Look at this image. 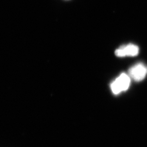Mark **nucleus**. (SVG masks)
<instances>
[{"label": "nucleus", "mask_w": 147, "mask_h": 147, "mask_svg": "<svg viewBox=\"0 0 147 147\" xmlns=\"http://www.w3.org/2000/svg\"><path fill=\"white\" fill-rule=\"evenodd\" d=\"M130 78L126 74H121L111 84V89L114 94H118L126 91L130 84Z\"/></svg>", "instance_id": "1"}, {"label": "nucleus", "mask_w": 147, "mask_h": 147, "mask_svg": "<svg viewBox=\"0 0 147 147\" xmlns=\"http://www.w3.org/2000/svg\"><path fill=\"white\" fill-rule=\"evenodd\" d=\"M147 74V67L142 63H137L129 70V76L135 81H141Z\"/></svg>", "instance_id": "2"}, {"label": "nucleus", "mask_w": 147, "mask_h": 147, "mask_svg": "<svg viewBox=\"0 0 147 147\" xmlns=\"http://www.w3.org/2000/svg\"><path fill=\"white\" fill-rule=\"evenodd\" d=\"M139 53V48L133 44H129L126 45H123L117 49L115 54L118 57L125 56H136Z\"/></svg>", "instance_id": "3"}]
</instances>
